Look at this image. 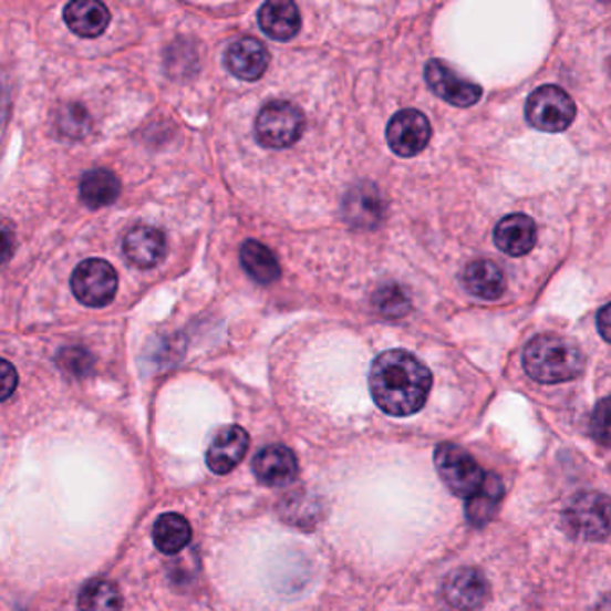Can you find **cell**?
I'll use <instances>...</instances> for the list:
<instances>
[{
    "label": "cell",
    "instance_id": "1",
    "mask_svg": "<svg viewBox=\"0 0 611 611\" xmlns=\"http://www.w3.org/2000/svg\"><path fill=\"white\" fill-rule=\"evenodd\" d=\"M433 387L428 367L413 353L387 350L373 361L370 391L375 404L391 416H411L427 402Z\"/></svg>",
    "mask_w": 611,
    "mask_h": 611
},
{
    "label": "cell",
    "instance_id": "2",
    "mask_svg": "<svg viewBox=\"0 0 611 611\" xmlns=\"http://www.w3.org/2000/svg\"><path fill=\"white\" fill-rule=\"evenodd\" d=\"M524 370L540 384H560L581 375L584 359L581 350L569 339L556 334L532 338L524 349Z\"/></svg>",
    "mask_w": 611,
    "mask_h": 611
},
{
    "label": "cell",
    "instance_id": "3",
    "mask_svg": "<svg viewBox=\"0 0 611 611\" xmlns=\"http://www.w3.org/2000/svg\"><path fill=\"white\" fill-rule=\"evenodd\" d=\"M565 529L581 540H604L611 535V497L599 491H581L563 509Z\"/></svg>",
    "mask_w": 611,
    "mask_h": 611
},
{
    "label": "cell",
    "instance_id": "4",
    "mask_svg": "<svg viewBox=\"0 0 611 611\" xmlns=\"http://www.w3.org/2000/svg\"><path fill=\"white\" fill-rule=\"evenodd\" d=\"M306 130V115L289 101H271L255 121V137L263 147L283 149L300 141Z\"/></svg>",
    "mask_w": 611,
    "mask_h": 611
},
{
    "label": "cell",
    "instance_id": "5",
    "mask_svg": "<svg viewBox=\"0 0 611 611\" xmlns=\"http://www.w3.org/2000/svg\"><path fill=\"white\" fill-rule=\"evenodd\" d=\"M436 470L452 494L470 499L485 485L486 475L465 448L442 443L434 454Z\"/></svg>",
    "mask_w": 611,
    "mask_h": 611
},
{
    "label": "cell",
    "instance_id": "6",
    "mask_svg": "<svg viewBox=\"0 0 611 611\" xmlns=\"http://www.w3.org/2000/svg\"><path fill=\"white\" fill-rule=\"evenodd\" d=\"M526 117L540 132L561 133L574 123L576 103L560 86H540L527 100Z\"/></svg>",
    "mask_w": 611,
    "mask_h": 611
},
{
    "label": "cell",
    "instance_id": "7",
    "mask_svg": "<svg viewBox=\"0 0 611 611\" xmlns=\"http://www.w3.org/2000/svg\"><path fill=\"white\" fill-rule=\"evenodd\" d=\"M74 297L86 307H104L117 294L118 277L112 263L89 259L75 268L71 278Z\"/></svg>",
    "mask_w": 611,
    "mask_h": 611
},
{
    "label": "cell",
    "instance_id": "8",
    "mask_svg": "<svg viewBox=\"0 0 611 611\" xmlns=\"http://www.w3.org/2000/svg\"><path fill=\"white\" fill-rule=\"evenodd\" d=\"M433 135L428 118L418 110H402L387 124L386 138L391 149L402 158H411L427 147Z\"/></svg>",
    "mask_w": 611,
    "mask_h": 611
},
{
    "label": "cell",
    "instance_id": "9",
    "mask_svg": "<svg viewBox=\"0 0 611 611\" xmlns=\"http://www.w3.org/2000/svg\"><path fill=\"white\" fill-rule=\"evenodd\" d=\"M425 81L437 97H442L443 101L459 106V108L474 106L483 95V90L477 83L457 74L451 65L442 60H431L427 63Z\"/></svg>",
    "mask_w": 611,
    "mask_h": 611
},
{
    "label": "cell",
    "instance_id": "10",
    "mask_svg": "<svg viewBox=\"0 0 611 611\" xmlns=\"http://www.w3.org/2000/svg\"><path fill=\"white\" fill-rule=\"evenodd\" d=\"M489 598L488 579L472 567L454 570L443 583V599L452 610L477 611Z\"/></svg>",
    "mask_w": 611,
    "mask_h": 611
},
{
    "label": "cell",
    "instance_id": "11",
    "mask_svg": "<svg viewBox=\"0 0 611 611\" xmlns=\"http://www.w3.org/2000/svg\"><path fill=\"white\" fill-rule=\"evenodd\" d=\"M250 448V436L239 425L222 427L207 451V465L214 474H230Z\"/></svg>",
    "mask_w": 611,
    "mask_h": 611
},
{
    "label": "cell",
    "instance_id": "12",
    "mask_svg": "<svg viewBox=\"0 0 611 611\" xmlns=\"http://www.w3.org/2000/svg\"><path fill=\"white\" fill-rule=\"evenodd\" d=\"M253 474L266 486L282 488L298 477V459L291 448L269 445L255 456Z\"/></svg>",
    "mask_w": 611,
    "mask_h": 611
},
{
    "label": "cell",
    "instance_id": "13",
    "mask_svg": "<svg viewBox=\"0 0 611 611\" xmlns=\"http://www.w3.org/2000/svg\"><path fill=\"white\" fill-rule=\"evenodd\" d=\"M225 63L239 80L257 81L268 71L269 51L257 38H239L226 49Z\"/></svg>",
    "mask_w": 611,
    "mask_h": 611
},
{
    "label": "cell",
    "instance_id": "14",
    "mask_svg": "<svg viewBox=\"0 0 611 611\" xmlns=\"http://www.w3.org/2000/svg\"><path fill=\"white\" fill-rule=\"evenodd\" d=\"M123 250L133 266L151 269L158 266L167 253V240L164 231L153 226H137L124 237Z\"/></svg>",
    "mask_w": 611,
    "mask_h": 611
},
{
    "label": "cell",
    "instance_id": "15",
    "mask_svg": "<svg viewBox=\"0 0 611 611\" xmlns=\"http://www.w3.org/2000/svg\"><path fill=\"white\" fill-rule=\"evenodd\" d=\"M537 225L531 217L524 214H511L500 219L495 226L494 240L503 253L511 257H524L537 245Z\"/></svg>",
    "mask_w": 611,
    "mask_h": 611
},
{
    "label": "cell",
    "instance_id": "16",
    "mask_svg": "<svg viewBox=\"0 0 611 611\" xmlns=\"http://www.w3.org/2000/svg\"><path fill=\"white\" fill-rule=\"evenodd\" d=\"M344 219L361 230H373L381 225L384 216V203L375 185L353 187L343 203Z\"/></svg>",
    "mask_w": 611,
    "mask_h": 611
},
{
    "label": "cell",
    "instance_id": "17",
    "mask_svg": "<svg viewBox=\"0 0 611 611\" xmlns=\"http://www.w3.org/2000/svg\"><path fill=\"white\" fill-rule=\"evenodd\" d=\"M259 25L269 38L278 42H288L300 33V10L289 0H271L260 8Z\"/></svg>",
    "mask_w": 611,
    "mask_h": 611
},
{
    "label": "cell",
    "instance_id": "18",
    "mask_svg": "<svg viewBox=\"0 0 611 611\" xmlns=\"http://www.w3.org/2000/svg\"><path fill=\"white\" fill-rule=\"evenodd\" d=\"M63 19L77 37L97 38L108 28L112 14L108 8L97 0H75L66 4Z\"/></svg>",
    "mask_w": 611,
    "mask_h": 611
},
{
    "label": "cell",
    "instance_id": "19",
    "mask_svg": "<svg viewBox=\"0 0 611 611\" xmlns=\"http://www.w3.org/2000/svg\"><path fill=\"white\" fill-rule=\"evenodd\" d=\"M463 286L472 297L489 301L499 300L506 291V277L494 262L474 260L465 268Z\"/></svg>",
    "mask_w": 611,
    "mask_h": 611
},
{
    "label": "cell",
    "instance_id": "20",
    "mask_svg": "<svg viewBox=\"0 0 611 611\" xmlns=\"http://www.w3.org/2000/svg\"><path fill=\"white\" fill-rule=\"evenodd\" d=\"M240 263L246 273L262 286L277 282L282 275V269H280V263H278L273 251L259 240H246L240 248Z\"/></svg>",
    "mask_w": 611,
    "mask_h": 611
},
{
    "label": "cell",
    "instance_id": "21",
    "mask_svg": "<svg viewBox=\"0 0 611 611\" xmlns=\"http://www.w3.org/2000/svg\"><path fill=\"white\" fill-rule=\"evenodd\" d=\"M190 538H193V527L187 522V518L178 512H164L153 527L156 549L167 556L182 552L188 546Z\"/></svg>",
    "mask_w": 611,
    "mask_h": 611
},
{
    "label": "cell",
    "instance_id": "22",
    "mask_svg": "<svg viewBox=\"0 0 611 611\" xmlns=\"http://www.w3.org/2000/svg\"><path fill=\"white\" fill-rule=\"evenodd\" d=\"M504 499L503 480L495 474H486L485 485L466 503V518L475 527H483L495 517Z\"/></svg>",
    "mask_w": 611,
    "mask_h": 611
},
{
    "label": "cell",
    "instance_id": "23",
    "mask_svg": "<svg viewBox=\"0 0 611 611\" xmlns=\"http://www.w3.org/2000/svg\"><path fill=\"white\" fill-rule=\"evenodd\" d=\"M80 193L81 199L90 208L108 207L112 203L117 201L118 194H121V182L110 170H90L81 178Z\"/></svg>",
    "mask_w": 611,
    "mask_h": 611
},
{
    "label": "cell",
    "instance_id": "24",
    "mask_svg": "<svg viewBox=\"0 0 611 611\" xmlns=\"http://www.w3.org/2000/svg\"><path fill=\"white\" fill-rule=\"evenodd\" d=\"M80 611H121L123 610V596L117 584L106 579H92L81 588L77 598Z\"/></svg>",
    "mask_w": 611,
    "mask_h": 611
},
{
    "label": "cell",
    "instance_id": "25",
    "mask_svg": "<svg viewBox=\"0 0 611 611\" xmlns=\"http://www.w3.org/2000/svg\"><path fill=\"white\" fill-rule=\"evenodd\" d=\"M372 306L382 318L398 320L411 311V298L398 283H387L376 289Z\"/></svg>",
    "mask_w": 611,
    "mask_h": 611
},
{
    "label": "cell",
    "instance_id": "26",
    "mask_svg": "<svg viewBox=\"0 0 611 611\" xmlns=\"http://www.w3.org/2000/svg\"><path fill=\"white\" fill-rule=\"evenodd\" d=\"M590 431L596 442L604 447H611V396L602 398L590 418Z\"/></svg>",
    "mask_w": 611,
    "mask_h": 611
},
{
    "label": "cell",
    "instance_id": "27",
    "mask_svg": "<svg viewBox=\"0 0 611 611\" xmlns=\"http://www.w3.org/2000/svg\"><path fill=\"white\" fill-rule=\"evenodd\" d=\"M60 130L66 133L69 137H83L90 130L89 113L81 108L80 104H69V106L60 113Z\"/></svg>",
    "mask_w": 611,
    "mask_h": 611
},
{
    "label": "cell",
    "instance_id": "28",
    "mask_svg": "<svg viewBox=\"0 0 611 611\" xmlns=\"http://www.w3.org/2000/svg\"><path fill=\"white\" fill-rule=\"evenodd\" d=\"M58 362H60L63 370L71 373V375L83 376L90 372V367H92V362L94 361H92L90 353L85 352V350L66 349L60 353Z\"/></svg>",
    "mask_w": 611,
    "mask_h": 611
},
{
    "label": "cell",
    "instance_id": "29",
    "mask_svg": "<svg viewBox=\"0 0 611 611\" xmlns=\"http://www.w3.org/2000/svg\"><path fill=\"white\" fill-rule=\"evenodd\" d=\"M17 387V372L10 362L2 361V400L10 398Z\"/></svg>",
    "mask_w": 611,
    "mask_h": 611
},
{
    "label": "cell",
    "instance_id": "30",
    "mask_svg": "<svg viewBox=\"0 0 611 611\" xmlns=\"http://www.w3.org/2000/svg\"><path fill=\"white\" fill-rule=\"evenodd\" d=\"M599 334L611 344V303L602 307L598 314Z\"/></svg>",
    "mask_w": 611,
    "mask_h": 611
},
{
    "label": "cell",
    "instance_id": "31",
    "mask_svg": "<svg viewBox=\"0 0 611 611\" xmlns=\"http://www.w3.org/2000/svg\"><path fill=\"white\" fill-rule=\"evenodd\" d=\"M596 611H611V593H608L607 598H602L601 601H599Z\"/></svg>",
    "mask_w": 611,
    "mask_h": 611
}]
</instances>
